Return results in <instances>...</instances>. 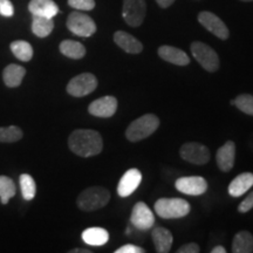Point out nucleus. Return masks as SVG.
I'll list each match as a JSON object with an SVG mask.
<instances>
[{"label": "nucleus", "mask_w": 253, "mask_h": 253, "mask_svg": "<svg viewBox=\"0 0 253 253\" xmlns=\"http://www.w3.org/2000/svg\"><path fill=\"white\" fill-rule=\"evenodd\" d=\"M110 201V192L102 186H90L79 195L77 204L82 211H96Z\"/></svg>", "instance_id": "obj_3"}, {"label": "nucleus", "mask_w": 253, "mask_h": 253, "mask_svg": "<svg viewBox=\"0 0 253 253\" xmlns=\"http://www.w3.org/2000/svg\"><path fill=\"white\" fill-rule=\"evenodd\" d=\"M236 160V144L235 142L227 141L217 150L216 161L218 168L224 172H229L235 166Z\"/></svg>", "instance_id": "obj_15"}, {"label": "nucleus", "mask_w": 253, "mask_h": 253, "mask_svg": "<svg viewBox=\"0 0 253 253\" xmlns=\"http://www.w3.org/2000/svg\"><path fill=\"white\" fill-rule=\"evenodd\" d=\"M11 50L20 61L28 62L33 58V48H32L31 43L24 40H15L11 43Z\"/></svg>", "instance_id": "obj_26"}, {"label": "nucleus", "mask_w": 253, "mask_h": 253, "mask_svg": "<svg viewBox=\"0 0 253 253\" xmlns=\"http://www.w3.org/2000/svg\"><path fill=\"white\" fill-rule=\"evenodd\" d=\"M130 221L137 230L147 231L154 226L155 216L144 202H138L132 208Z\"/></svg>", "instance_id": "obj_11"}, {"label": "nucleus", "mask_w": 253, "mask_h": 253, "mask_svg": "<svg viewBox=\"0 0 253 253\" xmlns=\"http://www.w3.org/2000/svg\"><path fill=\"white\" fill-rule=\"evenodd\" d=\"M179 155L186 162L197 166H204L210 161V150L207 145L198 142H189L183 144Z\"/></svg>", "instance_id": "obj_9"}, {"label": "nucleus", "mask_w": 253, "mask_h": 253, "mask_svg": "<svg viewBox=\"0 0 253 253\" xmlns=\"http://www.w3.org/2000/svg\"><path fill=\"white\" fill-rule=\"evenodd\" d=\"M253 186V173L243 172L240 173L230 183L229 194L232 197H240L249 191Z\"/></svg>", "instance_id": "obj_20"}, {"label": "nucleus", "mask_w": 253, "mask_h": 253, "mask_svg": "<svg viewBox=\"0 0 253 253\" xmlns=\"http://www.w3.org/2000/svg\"><path fill=\"white\" fill-rule=\"evenodd\" d=\"M23 130L17 126H0V142L2 143H13L23 138Z\"/></svg>", "instance_id": "obj_29"}, {"label": "nucleus", "mask_w": 253, "mask_h": 253, "mask_svg": "<svg viewBox=\"0 0 253 253\" xmlns=\"http://www.w3.org/2000/svg\"><path fill=\"white\" fill-rule=\"evenodd\" d=\"M118 110V100L114 96H103L93 101L88 107L90 115L96 118H112Z\"/></svg>", "instance_id": "obj_13"}, {"label": "nucleus", "mask_w": 253, "mask_h": 253, "mask_svg": "<svg viewBox=\"0 0 253 253\" xmlns=\"http://www.w3.org/2000/svg\"><path fill=\"white\" fill-rule=\"evenodd\" d=\"M68 5L78 11H91L95 7V0H68Z\"/></svg>", "instance_id": "obj_31"}, {"label": "nucleus", "mask_w": 253, "mask_h": 253, "mask_svg": "<svg viewBox=\"0 0 253 253\" xmlns=\"http://www.w3.org/2000/svg\"><path fill=\"white\" fill-rule=\"evenodd\" d=\"M17 194V186L13 179L7 176H0V202L7 204L8 201Z\"/></svg>", "instance_id": "obj_27"}, {"label": "nucleus", "mask_w": 253, "mask_h": 253, "mask_svg": "<svg viewBox=\"0 0 253 253\" xmlns=\"http://www.w3.org/2000/svg\"><path fill=\"white\" fill-rule=\"evenodd\" d=\"M233 253H252L253 236L249 231H240L237 233L232 242Z\"/></svg>", "instance_id": "obj_24"}, {"label": "nucleus", "mask_w": 253, "mask_h": 253, "mask_svg": "<svg viewBox=\"0 0 253 253\" xmlns=\"http://www.w3.org/2000/svg\"><path fill=\"white\" fill-rule=\"evenodd\" d=\"M198 21L202 26L207 28L209 32L219 38L220 40H227L230 37L229 28L221 19L212 12L203 11L198 14Z\"/></svg>", "instance_id": "obj_10"}, {"label": "nucleus", "mask_w": 253, "mask_h": 253, "mask_svg": "<svg viewBox=\"0 0 253 253\" xmlns=\"http://www.w3.org/2000/svg\"><path fill=\"white\" fill-rule=\"evenodd\" d=\"M28 11L32 15L54 18L59 13V7L54 0H31L28 4Z\"/></svg>", "instance_id": "obj_17"}, {"label": "nucleus", "mask_w": 253, "mask_h": 253, "mask_svg": "<svg viewBox=\"0 0 253 253\" xmlns=\"http://www.w3.org/2000/svg\"><path fill=\"white\" fill-rule=\"evenodd\" d=\"M68 147L78 156H95L103 149L102 136L100 132L91 129H78L69 136Z\"/></svg>", "instance_id": "obj_1"}, {"label": "nucleus", "mask_w": 253, "mask_h": 253, "mask_svg": "<svg viewBox=\"0 0 253 253\" xmlns=\"http://www.w3.org/2000/svg\"><path fill=\"white\" fill-rule=\"evenodd\" d=\"M25 75H26V69L23 66L15 65V63L8 65L2 72V79H4L5 84L9 88L20 86Z\"/></svg>", "instance_id": "obj_21"}, {"label": "nucleus", "mask_w": 253, "mask_h": 253, "mask_svg": "<svg viewBox=\"0 0 253 253\" xmlns=\"http://www.w3.org/2000/svg\"><path fill=\"white\" fill-rule=\"evenodd\" d=\"M191 205L182 198H160L155 203V211L163 219H177L188 216Z\"/></svg>", "instance_id": "obj_4"}, {"label": "nucleus", "mask_w": 253, "mask_h": 253, "mask_svg": "<svg viewBox=\"0 0 253 253\" xmlns=\"http://www.w3.org/2000/svg\"><path fill=\"white\" fill-rule=\"evenodd\" d=\"M97 87V79L91 73H82L74 77L67 84V93L74 97H82L93 93Z\"/></svg>", "instance_id": "obj_7"}, {"label": "nucleus", "mask_w": 253, "mask_h": 253, "mask_svg": "<svg viewBox=\"0 0 253 253\" xmlns=\"http://www.w3.org/2000/svg\"><path fill=\"white\" fill-rule=\"evenodd\" d=\"M242 1H245V2H249V1H253V0H242Z\"/></svg>", "instance_id": "obj_40"}, {"label": "nucleus", "mask_w": 253, "mask_h": 253, "mask_svg": "<svg viewBox=\"0 0 253 253\" xmlns=\"http://www.w3.org/2000/svg\"><path fill=\"white\" fill-rule=\"evenodd\" d=\"M145 12H147L145 0H123L122 17L129 26H140L145 18Z\"/></svg>", "instance_id": "obj_8"}, {"label": "nucleus", "mask_w": 253, "mask_h": 253, "mask_svg": "<svg viewBox=\"0 0 253 253\" xmlns=\"http://www.w3.org/2000/svg\"><path fill=\"white\" fill-rule=\"evenodd\" d=\"M90 250H86V249H74L71 250L69 253H90Z\"/></svg>", "instance_id": "obj_38"}, {"label": "nucleus", "mask_w": 253, "mask_h": 253, "mask_svg": "<svg viewBox=\"0 0 253 253\" xmlns=\"http://www.w3.org/2000/svg\"><path fill=\"white\" fill-rule=\"evenodd\" d=\"M235 106L240 112L253 116V95L242 94L235 99Z\"/></svg>", "instance_id": "obj_30"}, {"label": "nucleus", "mask_w": 253, "mask_h": 253, "mask_svg": "<svg viewBox=\"0 0 253 253\" xmlns=\"http://www.w3.org/2000/svg\"><path fill=\"white\" fill-rule=\"evenodd\" d=\"M211 253H226V250L223 246H216L211 250Z\"/></svg>", "instance_id": "obj_37"}, {"label": "nucleus", "mask_w": 253, "mask_h": 253, "mask_svg": "<svg viewBox=\"0 0 253 253\" xmlns=\"http://www.w3.org/2000/svg\"><path fill=\"white\" fill-rule=\"evenodd\" d=\"M54 28V21L53 18L39 17V15H33V21H32V32L39 38H46L52 33Z\"/></svg>", "instance_id": "obj_25"}, {"label": "nucleus", "mask_w": 253, "mask_h": 253, "mask_svg": "<svg viewBox=\"0 0 253 253\" xmlns=\"http://www.w3.org/2000/svg\"><path fill=\"white\" fill-rule=\"evenodd\" d=\"M230 103L232 104V106H235V103H236V102H235V99H233V100H231V102H230Z\"/></svg>", "instance_id": "obj_39"}, {"label": "nucleus", "mask_w": 253, "mask_h": 253, "mask_svg": "<svg viewBox=\"0 0 253 253\" xmlns=\"http://www.w3.org/2000/svg\"><path fill=\"white\" fill-rule=\"evenodd\" d=\"M160 126V119L154 114H145L129 125L126 136L130 142H138L153 135Z\"/></svg>", "instance_id": "obj_2"}, {"label": "nucleus", "mask_w": 253, "mask_h": 253, "mask_svg": "<svg viewBox=\"0 0 253 253\" xmlns=\"http://www.w3.org/2000/svg\"><path fill=\"white\" fill-rule=\"evenodd\" d=\"M67 28L75 36L88 38L96 32V24L89 15L82 12H72L67 19Z\"/></svg>", "instance_id": "obj_6"}, {"label": "nucleus", "mask_w": 253, "mask_h": 253, "mask_svg": "<svg viewBox=\"0 0 253 253\" xmlns=\"http://www.w3.org/2000/svg\"><path fill=\"white\" fill-rule=\"evenodd\" d=\"M151 238L158 253H168L171 250L173 237L172 233L166 227H155L151 233Z\"/></svg>", "instance_id": "obj_19"}, {"label": "nucleus", "mask_w": 253, "mask_h": 253, "mask_svg": "<svg viewBox=\"0 0 253 253\" xmlns=\"http://www.w3.org/2000/svg\"><path fill=\"white\" fill-rule=\"evenodd\" d=\"M60 52L69 59L80 60L86 55V48L81 42L74 40H63L59 46Z\"/></svg>", "instance_id": "obj_23"}, {"label": "nucleus", "mask_w": 253, "mask_h": 253, "mask_svg": "<svg viewBox=\"0 0 253 253\" xmlns=\"http://www.w3.org/2000/svg\"><path fill=\"white\" fill-rule=\"evenodd\" d=\"M156 2L160 7L167 8V7H169V6H171L173 2H175V0H156Z\"/></svg>", "instance_id": "obj_36"}, {"label": "nucleus", "mask_w": 253, "mask_h": 253, "mask_svg": "<svg viewBox=\"0 0 253 253\" xmlns=\"http://www.w3.org/2000/svg\"><path fill=\"white\" fill-rule=\"evenodd\" d=\"M82 240L90 246H102L109 240V233L102 227H89L82 232Z\"/></svg>", "instance_id": "obj_22"}, {"label": "nucleus", "mask_w": 253, "mask_h": 253, "mask_svg": "<svg viewBox=\"0 0 253 253\" xmlns=\"http://www.w3.org/2000/svg\"><path fill=\"white\" fill-rule=\"evenodd\" d=\"M158 55L164 61L173 63V65L177 66H186L190 63L189 56L184 50L172 46H161L158 48Z\"/></svg>", "instance_id": "obj_18"}, {"label": "nucleus", "mask_w": 253, "mask_h": 253, "mask_svg": "<svg viewBox=\"0 0 253 253\" xmlns=\"http://www.w3.org/2000/svg\"><path fill=\"white\" fill-rule=\"evenodd\" d=\"M142 182V173L138 169H129L120 179L118 185V194L120 197L130 196Z\"/></svg>", "instance_id": "obj_14"}, {"label": "nucleus", "mask_w": 253, "mask_h": 253, "mask_svg": "<svg viewBox=\"0 0 253 253\" xmlns=\"http://www.w3.org/2000/svg\"><path fill=\"white\" fill-rule=\"evenodd\" d=\"M176 189L185 195L199 196L208 190V182L201 176H186L178 178L175 183Z\"/></svg>", "instance_id": "obj_12"}, {"label": "nucleus", "mask_w": 253, "mask_h": 253, "mask_svg": "<svg viewBox=\"0 0 253 253\" xmlns=\"http://www.w3.org/2000/svg\"><path fill=\"white\" fill-rule=\"evenodd\" d=\"M251 209H253V191L250 192V194L246 196L244 201L239 204L238 211L242 213H245V212H249Z\"/></svg>", "instance_id": "obj_33"}, {"label": "nucleus", "mask_w": 253, "mask_h": 253, "mask_svg": "<svg viewBox=\"0 0 253 253\" xmlns=\"http://www.w3.org/2000/svg\"><path fill=\"white\" fill-rule=\"evenodd\" d=\"M0 14L2 17H13L14 7L9 0H0Z\"/></svg>", "instance_id": "obj_32"}, {"label": "nucleus", "mask_w": 253, "mask_h": 253, "mask_svg": "<svg viewBox=\"0 0 253 253\" xmlns=\"http://www.w3.org/2000/svg\"><path fill=\"white\" fill-rule=\"evenodd\" d=\"M19 182H20V189L23 198L25 201H32V199L36 197L37 194V185L33 177L28 175V173H23V175L20 176V178H19Z\"/></svg>", "instance_id": "obj_28"}, {"label": "nucleus", "mask_w": 253, "mask_h": 253, "mask_svg": "<svg viewBox=\"0 0 253 253\" xmlns=\"http://www.w3.org/2000/svg\"><path fill=\"white\" fill-rule=\"evenodd\" d=\"M115 253H144V250L140 248V246H136L132 244H126L125 246L118 249Z\"/></svg>", "instance_id": "obj_34"}, {"label": "nucleus", "mask_w": 253, "mask_h": 253, "mask_svg": "<svg viewBox=\"0 0 253 253\" xmlns=\"http://www.w3.org/2000/svg\"><path fill=\"white\" fill-rule=\"evenodd\" d=\"M199 251H201V249L196 243H189V244L182 245L177 250V253H198Z\"/></svg>", "instance_id": "obj_35"}, {"label": "nucleus", "mask_w": 253, "mask_h": 253, "mask_svg": "<svg viewBox=\"0 0 253 253\" xmlns=\"http://www.w3.org/2000/svg\"><path fill=\"white\" fill-rule=\"evenodd\" d=\"M191 53L199 65L205 71L213 73L219 68V56L212 47L201 41H195L191 43Z\"/></svg>", "instance_id": "obj_5"}, {"label": "nucleus", "mask_w": 253, "mask_h": 253, "mask_svg": "<svg viewBox=\"0 0 253 253\" xmlns=\"http://www.w3.org/2000/svg\"><path fill=\"white\" fill-rule=\"evenodd\" d=\"M114 41L120 48L130 54H138L143 49V45L138 39L125 31H118L114 34Z\"/></svg>", "instance_id": "obj_16"}]
</instances>
